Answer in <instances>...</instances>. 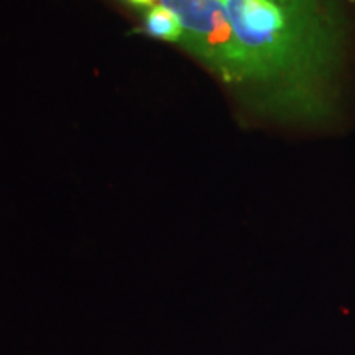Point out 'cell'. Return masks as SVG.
I'll return each mask as SVG.
<instances>
[{
    "mask_svg": "<svg viewBox=\"0 0 355 355\" xmlns=\"http://www.w3.org/2000/svg\"><path fill=\"white\" fill-rule=\"evenodd\" d=\"M157 3L180 21V46L250 114L301 127L337 114L350 51L347 0Z\"/></svg>",
    "mask_w": 355,
    "mask_h": 355,
    "instance_id": "obj_1",
    "label": "cell"
},
{
    "mask_svg": "<svg viewBox=\"0 0 355 355\" xmlns=\"http://www.w3.org/2000/svg\"><path fill=\"white\" fill-rule=\"evenodd\" d=\"M141 26L148 37H153L162 42L180 44L181 25L175 13L168 10L159 3L141 10Z\"/></svg>",
    "mask_w": 355,
    "mask_h": 355,
    "instance_id": "obj_2",
    "label": "cell"
},
{
    "mask_svg": "<svg viewBox=\"0 0 355 355\" xmlns=\"http://www.w3.org/2000/svg\"><path fill=\"white\" fill-rule=\"evenodd\" d=\"M123 3H127L130 8H135V10H145V8L152 7L157 3V0H122Z\"/></svg>",
    "mask_w": 355,
    "mask_h": 355,
    "instance_id": "obj_3",
    "label": "cell"
}]
</instances>
